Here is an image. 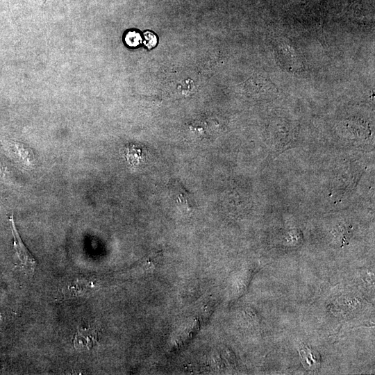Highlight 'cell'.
Returning a JSON list of instances; mask_svg holds the SVG:
<instances>
[{
	"instance_id": "6da1fadb",
	"label": "cell",
	"mask_w": 375,
	"mask_h": 375,
	"mask_svg": "<svg viewBox=\"0 0 375 375\" xmlns=\"http://www.w3.org/2000/svg\"><path fill=\"white\" fill-rule=\"evenodd\" d=\"M9 220L10 222V227L13 236V247L16 255L23 266L31 270H33L37 265L36 261L22 242L16 228L12 215L10 217Z\"/></svg>"
},
{
	"instance_id": "7a4b0ae2",
	"label": "cell",
	"mask_w": 375,
	"mask_h": 375,
	"mask_svg": "<svg viewBox=\"0 0 375 375\" xmlns=\"http://www.w3.org/2000/svg\"><path fill=\"white\" fill-rule=\"evenodd\" d=\"M299 353L305 366L311 369L317 368L318 360L316 357V353L312 352L310 349L306 347L299 349Z\"/></svg>"
},
{
	"instance_id": "3957f363",
	"label": "cell",
	"mask_w": 375,
	"mask_h": 375,
	"mask_svg": "<svg viewBox=\"0 0 375 375\" xmlns=\"http://www.w3.org/2000/svg\"><path fill=\"white\" fill-rule=\"evenodd\" d=\"M142 151L141 149L132 147L128 149L129 162L133 165H139L143 160Z\"/></svg>"
},
{
	"instance_id": "277c9868",
	"label": "cell",
	"mask_w": 375,
	"mask_h": 375,
	"mask_svg": "<svg viewBox=\"0 0 375 375\" xmlns=\"http://www.w3.org/2000/svg\"><path fill=\"white\" fill-rule=\"evenodd\" d=\"M126 44L130 47H136L142 42L140 35L135 31H129L125 38Z\"/></svg>"
},
{
	"instance_id": "5b68a950",
	"label": "cell",
	"mask_w": 375,
	"mask_h": 375,
	"mask_svg": "<svg viewBox=\"0 0 375 375\" xmlns=\"http://www.w3.org/2000/svg\"><path fill=\"white\" fill-rule=\"evenodd\" d=\"M144 40L143 42L149 49L156 46L157 43V38L155 34L150 31H147L144 33Z\"/></svg>"
}]
</instances>
